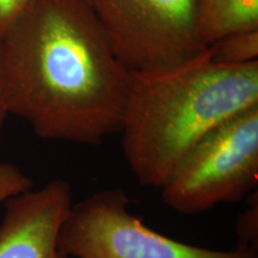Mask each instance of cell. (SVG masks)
<instances>
[{
  "mask_svg": "<svg viewBox=\"0 0 258 258\" xmlns=\"http://www.w3.org/2000/svg\"><path fill=\"white\" fill-rule=\"evenodd\" d=\"M0 47L6 110L37 137L101 145L121 133L132 72L84 0H34Z\"/></svg>",
  "mask_w": 258,
  "mask_h": 258,
  "instance_id": "obj_1",
  "label": "cell"
},
{
  "mask_svg": "<svg viewBox=\"0 0 258 258\" xmlns=\"http://www.w3.org/2000/svg\"><path fill=\"white\" fill-rule=\"evenodd\" d=\"M258 105V61L213 62L206 53L172 69L132 73L123 153L138 183L161 188L177 163L222 122Z\"/></svg>",
  "mask_w": 258,
  "mask_h": 258,
  "instance_id": "obj_2",
  "label": "cell"
},
{
  "mask_svg": "<svg viewBox=\"0 0 258 258\" xmlns=\"http://www.w3.org/2000/svg\"><path fill=\"white\" fill-rule=\"evenodd\" d=\"M258 183V105L241 111L199 140L161 186L167 207L179 214L238 202Z\"/></svg>",
  "mask_w": 258,
  "mask_h": 258,
  "instance_id": "obj_3",
  "label": "cell"
},
{
  "mask_svg": "<svg viewBox=\"0 0 258 258\" xmlns=\"http://www.w3.org/2000/svg\"><path fill=\"white\" fill-rule=\"evenodd\" d=\"M132 73L167 70L206 53L195 0H84Z\"/></svg>",
  "mask_w": 258,
  "mask_h": 258,
  "instance_id": "obj_4",
  "label": "cell"
},
{
  "mask_svg": "<svg viewBox=\"0 0 258 258\" xmlns=\"http://www.w3.org/2000/svg\"><path fill=\"white\" fill-rule=\"evenodd\" d=\"M129 203L122 188L73 202L61 226L60 250L74 258H254L246 247L213 250L166 237L132 214Z\"/></svg>",
  "mask_w": 258,
  "mask_h": 258,
  "instance_id": "obj_5",
  "label": "cell"
},
{
  "mask_svg": "<svg viewBox=\"0 0 258 258\" xmlns=\"http://www.w3.org/2000/svg\"><path fill=\"white\" fill-rule=\"evenodd\" d=\"M72 205V188L61 178L6 200L0 258H70L60 250L59 234Z\"/></svg>",
  "mask_w": 258,
  "mask_h": 258,
  "instance_id": "obj_6",
  "label": "cell"
},
{
  "mask_svg": "<svg viewBox=\"0 0 258 258\" xmlns=\"http://www.w3.org/2000/svg\"><path fill=\"white\" fill-rule=\"evenodd\" d=\"M200 40L212 46L228 35L258 29V0H195Z\"/></svg>",
  "mask_w": 258,
  "mask_h": 258,
  "instance_id": "obj_7",
  "label": "cell"
},
{
  "mask_svg": "<svg viewBox=\"0 0 258 258\" xmlns=\"http://www.w3.org/2000/svg\"><path fill=\"white\" fill-rule=\"evenodd\" d=\"M211 47L213 62L243 66L258 61V29L228 35Z\"/></svg>",
  "mask_w": 258,
  "mask_h": 258,
  "instance_id": "obj_8",
  "label": "cell"
},
{
  "mask_svg": "<svg viewBox=\"0 0 258 258\" xmlns=\"http://www.w3.org/2000/svg\"><path fill=\"white\" fill-rule=\"evenodd\" d=\"M34 188V180L15 164L0 161V203Z\"/></svg>",
  "mask_w": 258,
  "mask_h": 258,
  "instance_id": "obj_9",
  "label": "cell"
},
{
  "mask_svg": "<svg viewBox=\"0 0 258 258\" xmlns=\"http://www.w3.org/2000/svg\"><path fill=\"white\" fill-rule=\"evenodd\" d=\"M34 0H0V41Z\"/></svg>",
  "mask_w": 258,
  "mask_h": 258,
  "instance_id": "obj_10",
  "label": "cell"
},
{
  "mask_svg": "<svg viewBox=\"0 0 258 258\" xmlns=\"http://www.w3.org/2000/svg\"><path fill=\"white\" fill-rule=\"evenodd\" d=\"M238 232H239L244 244H252L257 238V203L251 207L238 222Z\"/></svg>",
  "mask_w": 258,
  "mask_h": 258,
  "instance_id": "obj_11",
  "label": "cell"
},
{
  "mask_svg": "<svg viewBox=\"0 0 258 258\" xmlns=\"http://www.w3.org/2000/svg\"><path fill=\"white\" fill-rule=\"evenodd\" d=\"M8 110L5 105L4 96V80H3V64H2V47H0V139H2L3 128H4L6 117H8Z\"/></svg>",
  "mask_w": 258,
  "mask_h": 258,
  "instance_id": "obj_12",
  "label": "cell"
}]
</instances>
